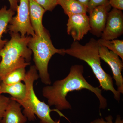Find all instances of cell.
Returning <instances> with one entry per match:
<instances>
[{
  "mask_svg": "<svg viewBox=\"0 0 123 123\" xmlns=\"http://www.w3.org/2000/svg\"><path fill=\"white\" fill-rule=\"evenodd\" d=\"M84 70L82 65H72L69 73L65 78L56 81L52 85L43 87L42 94L47 100L50 106H55L60 111L71 110L72 106L66 99L67 95L72 91L85 89L93 92L98 98L99 109H105L107 106V101L102 95V90L88 83L83 75Z\"/></svg>",
  "mask_w": 123,
  "mask_h": 123,
  "instance_id": "cell-1",
  "label": "cell"
},
{
  "mask_svg": "<svg viewBox=\"0 0 123 123\" xmlns=\"http://www.w3.org/2000/svg\"><path fill=\"white\" fill-rule=\"evenodd\" d=\"M99 47L98 41L92 38L85 45L80 44L78 41H74L69 48L65 49V52L86 62L92 69L103 89L111 91L115 99L119 101L121 94L114 88L112 77L101 66Z\"/></svg>",
  "mask_w": 123,
  "mask_h": 123,
  "instance_id": "cell-2",
  "label": "cell"
},
{
  "mask_svg": "<svg viewBox=\"0 0 123 123\" xmlns=\"http://www.w3.org/2000/svg\"><path fill=\"white\" fill-rule=\"evenodd\" d=\"M9 33L11 38L0 50V82L13 70L30 65L33 55L28 46L31 36L22 37L18 33Z\"/></svg>",
  "mask_w": 123,
  "mask_h": 123,
  "instance_id": "cell-3",
  "label": "cell"
},
{
  "mask_svg": "<svg viewBox=\"0 0 123 123\" xmlns=\"http://www.w3.org/2000/svg\"><path fill=\"white\" fill-rule=\"evenodd\" d=\"M39 78V75L35 66H31L23 80L26 87L25 96L22 100L17 101L24 108L23 114L29 121H34L36 119V115L39 119L40 123H60V120L55 121L52 118L50 113L54 111L58 113L60 116L69 121L68 119L59 110L56 108L51 109L48 104L38 98L34 90V84Z\"/></svg>",
  "mask_w": 123,
  "mask_h": 123,
  "instance_id": "cell-4",
  "label": "cell"
},
{
  "mask_svg": "<svg viewBox=\"0 0 123 123\" xmlns=\"http://www.w3.org/2000/svg\"><path fill=\"white\" fill-rule=\"evenodd\" d=\"M28 46L33 53L35 66L38 72L41 81L47 85H51L48 71L49 63L55 54L65 55V49H57L54 47L50 34L46 30L41 36H31Z\"/></svg>",
  "mask_w": 123,
  "mask_h": 123,
  "instance_id": "cell-5",
  "label": "cell"
},
{
  "mask_svg": "<svg viewBox=\"0 0 123 123\" xmlns=\"http://www.w3.org/2000/svg\"><path fill=\"white\" fill-rule=\"evenodd\" d=\"M29 1L30 0H20L16 11L17 15L12 18L8 26L9 33H18L22 37L35 36L30 20Z\"/></svg>",
  "mask_w": 123,
  "mask_h": 123,
  "instance_id": "cell-6",
  "label": "cell"
},
{
  "mask_svg": "<svg viewBox=\"0 0 123 123\" xmlns=\"http://www.w3.org/2000/svg\"><path fill=\"white\" fill-rule=\"evenodd\" d=\"M99 53L100 58L106 62L112 70L113 78L117 86V90L123 94V78L121 73L123 68V61L118 55L109 50L106 47L99 46Z\"/></svg>",
  "mask_w": 123,
  "mask_h": 123,
  "instance_id": "cell-7",
  "label": "cell"
},
{
  "mask_svg": "<svg viewBox=\"0 0 123 123\" xmlns=\"http://www.w3.org/2000/svg\"><path fill=\"white\" fill-rule=\"evenodd\" d=\"M67 31L74 41H78L84 38L90 30L88 16L86 13L77 14L68 16Z\"/></svg>",
  "mask_w": 123,
  "mask_h": 123,
  "instance_id": "cell-8",
  "label": "cell"
},
{
  "mask_svg": "<svg viewBox=\"0 0 123 123\" xmlns=\"http://www.w3.org/2000/svg\"><path fill=\"white\" fill-rule=\"evenodd\" d=\"M123 33V14L122 10L113 8L109 11L105 26L101 38L106 40L116 39Z\"/></svg>",
  "mask_w": 123,
  "mask_h": 123,
  "instance_id": "cell-9",
  "label": "cell"
},
{
  "mask_svg": "<svg viewBox=\"0 0 123 123\" xmlns=\"http://www.w3.org/2000/svg\"><path fill=\"white\" fill-rule=\"evenodd\" d=\"M111 8L108 2L97 6L88 12L91 33L98 37L101 36Z\"/></svg>",
  "mask_w": 123,
  "mask_h": 123,
  "instance_id": "cell-10",
  "label": "cell"
},
{
  "mask_svg": "<svg viewBox=\"0 0 123 123\" xmlns=\"http://www.w3.org/2000/svg\"><path fill=\"white\" fill-rule=\"evenodd\" d=\"M30 18L36 36H41L46 29L43 25V17L46 11L34 0L29 1Z\"/></svg>",
  "mask_w": 123,
  "mask_h": 123,
  "instance_id": "cell-11",
  "label": "cell"
},
{
  "mask_svg": "<svg viewBox=\"0 0 123 123\" xmlns=\"http://www.w3.org/2000/svg\"><path fill=\"white\" fill-rule=\"evenodd\" d=\"M10 98V101L0 123H26L27 119L22 112L21 104Z\"/></svg>",
  "mask_w": 123,
  "mask_h": 123,
  "instance_id": "cell-12",
  "label": "cell"
},
{
  "mask_svg": "<svg viewBox=\"0 0 123 123\" xmlns=\"http://www.w3.org/2000/svg\"><path fill=\"white\" fill-rule=\"evenodd\" d=\"M26 92V87L25 84L21 82L7 85L2 82H0V95L7 93L10 95L11 98L16 101L24 99Z\"/></svg>",
  "mask_w": 123,
  "mask_h": 123,
  "instance_id": "cell-13",
  "label": "cell"
},
{
  "mask_svg": "<svg viewBox=\"0 0 123 123\" xmlns=\"http://www.w3.org/2000/svg\"><path fill=\"white\" fill-rule=\"evenodd\" d=\"M57 5L61 6L64 13L68 16L88 12V7L76 0H57Z\"/></svg>",
  "mask_w": 123,
  "mask_h": 123,
  "instance_id": "cell-14",
  "label": "cell"
},
{
  "mask_svg": "<svg viewBox=\"0 0 123 123\" xmlns=\"http://www.w3.org/2000/svg\"><path fill=\"white\" fill-rule=\"evenodd\" d=\"M15 11L10 8L7 9L5 6L0 9V50L2 49L8 40L2 39L3 34L6 32L11 18L15 14Z\"/></svg>",
  "mask_w": 123,
  "mask_h": 123,
  "instance_id": "cell-15",
  "label": "cell"
},
{
  "mask_svg": "<svg viewBox=\"0 0 123 123\" xmlns=\"http://www.w3.org/2000/svg\"><path fill=\"white\" fill-rule=\"evenodd\" d=\"M99 46L106 47L119 56L123 60V40L114 39L106 40L101 38L97 40Z\"/></svg>",
  "mask_w": 123,
  "mask_h": 123,
  "instance_id": "cell-16",
  "label": "cell"
},
{
  "mask_svg": "<svg viewBox=\"0 0 123 123\" xmlns=\"http://www.w3.org/2000/svg\"><path fill=\"white\" fill-rule=\"evenodd\" d=\"M25 68H20L13 70L5 77L1 81L7 85L16 84L23 81L26 75Z\"/></svg>",
  "mask_w": 123,
  "mask_h": 123,
  "instance_id": "cell-17",
  "label": "cell"
},
{
  "mask_svg": "<svg viewBox=\"0 0 123 123\" xmlns=\"http://www.w3.org/2000/svg\"><path fill=\"white\" fill-rule=\"evenodd\" d=\"M46 11H52L57 5V0H34Z\"/></svg>",
  "mask_w": 123,
  "mask_h": 123,
  "instance_id": "cell-18",
  "label": "cell"
},
{
  "mask_svg": "<svg viewBox=\"0 0 123 123\" xmlns=\"http://www.w3.org/2000/svg\"><path fill=\"white\" fill-rule=\"evenodd\" d=\"M113 118L111 115H109L105 118H98L92 121V123H123V119L120 115L117 116L115 122H113Z\"/></svg>",
  "mask_w": 123,
  "mask_h": 123,
  "instance_id": "cell-19",
  "label": "cell"
},
{
  "mask_svg": "<svg viewBox=\"0 0 123 123\" xmlns=\"http://www.w3.org/2000/svg\"><path fill=\"white\" fill-rule=\"evenodd\" d=\"M10 100V98L0 95V119L2 118Z\"/></svg>",
  "mask_w": 123,
  "mask_h": 123,
  "instance_id": "cell-20",
  "label": "cell"
},
{
  "mask_svg": "<svg viewBox=\"0 0 123 123\" xmlns=\"http://www.w3.org/2000/svg\"><path fill=\"white\" fill-rule=\"evenodd\" d=\"M108 2V0H90L88 5V12L97 6Z\"/></svg>",
  "mask_w": 123,
  "mask_h": 123,
  "instance_id": "cell-21",
  "label": "cell"
},
{
  "mask_svg": "<svg viewBox=\"0 0 123 123\" xmlns=\"http://www.w3.org/2000/svg\"><path fill=\"white\" fill-rule=\"evenodd\" d=\"M109 3L113 8L120 10H123V0H108Z\"/></svg>",
  "mask_w": 123,
  "mask_h": 123,
  "instance_id": "cell-22",
  "label": "cell"
},
{
  "mask_svg": "<svg viewBox=\"0 0 123 123\" xmlns=\"http://www.w3.org/2000/svg\"><path fill=\"white\" fill-rule=\"evenodd\" d=\"M8 1L10 5V8L13 11H17L18 4L20 2V0H8Z\"/></svg>",
  "mask_w": 123,
  "mask_h": 123,
  "instance_id": "cell-23",
  "label": "cell"
},
{
  "mask_svg": "<svg viewBox=\"0 0 123 123\" xmlns=\"http://www.w3.org/2000/svg\"><path fill=\"white\" fill-rule=\"evenodd\" d=\"M76 0L81 3L82 4L85 5L86 7H88V5L90 0Z\"/></svg>",
  "mask_w": 123,
  "mask_h": 123,
  "instance_id": "cell-24",
  "label": "cell"
},
{
  "mask_svg": "<svg viewBox=\"0 0 123 123\" xmlns=\"http://www.w3.org/2000/svg\"><path fill=\"white\" fill-rule=\"evenodd\" d=\"M1 60V58L0 57V62Z\"/></svg>",
  "mask_w": 123,
  "mask_h": 123,
  "instance_id": "cell-25",
  "label": "cell"
},
{
  "mask_svg": "<svg viewBox=\"0 0 123 123\" xmlns=\"http://www.w3.org/2000/svg\"><path fill=\"white\" fill-rule=\"evenodd\" d=\"M92 123V121H91V123Z\"/></svg>",
  "mask_w": 123,
  "mask_h": 123,
  "instance_id": "cell-26",
  "label": "cell"
},
{
  "mask_svg": "<svg viewBox=\"0 0 123 123\" xmlns=\"http://www.w3.org/2000/svg\"><path fill=\"white\" fill-rule=\"evenodd\" d=\"M1 119H0V121Z\"/></svg>",
  "mask_w": 123,
  "mask_h": 123,
  "instance_id": "cell-27",
  "label": "cell"
},
{
  "mask_svg": "<svg viewBox=\"0 0 123 123\" xmlns=\"http://www.w3.org/2000/svg\"></svg>",
  "mask_w": 123,
  "mask_h": 123,
  "instance_id": "cell-28",
  "label": "cell"
}]
</instances>
